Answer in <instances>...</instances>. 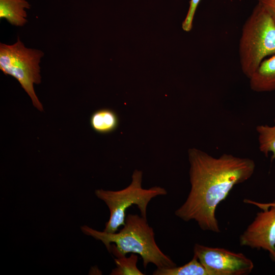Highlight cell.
Returning <instances> with one entry per match:
<instances>
[{
  "instance_id": "4",
  "label": "cell",
  "mask_w": 275,
  "mask_h": 275,
  "mask_svg": "<svg viewBox=\"0 0 275 275\" xmlns=\"http://www.w3.org/2000/svg\"><path fill=\"white\" fill-rule=\"evenodd\" d=\"M142 171L135 170L132 175L131 183L126 188L117 191L97 189L96 196L107 206L110 216L105 224L104 231L115 233L125 223L126 211L132 205L138 206L141 215L147 218V206L152 199L167 194L166 189L154 186L148 189L142 187Z\"/></svg>"
},
{
  "instance_id": "11",
  "label": "cell",
  "mask_w": 275,
  "mask_h": 275,
  "mask_svg": "<svg viewBox=\"0 0 275 275\" xmlns=\"http://www.w3.org/2000/svg\"><path fill=\"white\" fill-rule=\"evenodd\" d=\"M110 253L116 257L114 259L116 267L112 270V275H143L137 267L138 256L131 253L129 257L119 252L115 245H111Z\"/></svg>"
},
{
  "instance_id": "2",
  "label": "cell",
  "mask_w": 275,
  "mask_h": 275,
  "mask_svg": "<svg viewBox=\"0 0 275 275\" xmlns=\"http://www.w3.org/2000/svg\"><path fill=\"white\" fill-rule=\"evenodd\" d=\"M81 230L86 235L102 241L109 252L113 243L124 255L129 253L138 254L143 259L145 268L150 263L158 268L176 266L157 246L153 228L148 225L147 218L141 215L128 214L123 228L119 232L99 231L86 225L81 227Z\"/></svg>"
},
{
  "instance_id": "10",
  "label": "cell",
  "mask_w": 275,
  "mask_h": 275,
  "mask_svg": "<svg viewBox=\"0 0 275 275\" xmlns=\"http://www.w3.org/2000/svg\"><path fill=\"white\" fill-rule=\"evenodd\" d=\"M90 123L94 131L105 134L111 132L117 128L119 119L114 111L108 108H102L93 113Z\"/></svg>"
},
{
  "instance_id": "7",
  "label": "cell",
  "mask_w": 275,
  "mask_h": 275,
  "mask_svg": "<svg viewBox=\"0 0 275 275\" xmlns=\"http://www.w3.org/2000/svg\"><path fill=\"white\" fill-rule=\"evenodd\" d=\"M243 202L255 205L262 211L257 213L253 221L240 235V245L267 251L271 260L275 262V200L269 203H258L250 199H244Z\"/></svg>"
},
{
  "instance_id": "8",
  "label": "cell",
  "mask_w": 275,
  "mask_h": 275,
  "mask_svg": "<svg viewBox=\"0 0 275 275\" xmlns=\"http://www.w3.org/2000/svg\"><path fill=\"white\" fill-rule=\"evenodd\" d=\"M251 89L256 92L275 91V54L264 59L249 78Z\"/></svg>"
},
{
  "instance_id": "9",
  "label": "cell",
  "mask_w": 275,
  "mask_h": 275,
  "mask_svg": "<svg viewBox=\"0 0 275 275\" xmlns=\"http://www.w3.org/2000/svg\"><path fill=\"white\" fill-rule=\"evenodd\" d=\"M31 5L26 0H0V18L11 24L23 26L27 22V13Z\"/></svg>"
},
{
  "instance_id": "14",
  "label": "cell",
  "mask_w": 275,
  "mask_h": 275,
  "mask_svg": "<svg viewBox=\"0 0 275 275\" xmlns=\"http://www.w3.org/2000/svg\"><path fill=\"white\" fill-rule=\"evenodd\" d=\"M200 1L190 0L188 12L182 24V28L184 31L189 32L191 31L193 27V21L194 15Z\"/></svg>"
},
{
  "instance_id": "6",
  "label": "cell",
  "mask_w": 275,
  "mask_h": 275,
  "mask_svg": "<svg viewBox=\"0 0 275 275\" xmlns=\"http://www.w3.org/2000/svg\"><path fill=\"white\" fill-rule=\"evenodd\" d=\"M194 254L204 266L208 275H247L254 268L252 260L241 253L196 243Z\"/></svg>"
},
{
  "instance_id": "13",
  "label": "cell",
  "mask_w": 275,
  "mask_h": 275,
  "mask_svg": "<svg viewBox=\"0 0 275 275\" xmlns=\"http://www.w3.org/2000/svg\"><path fill=\"white\" fill-rule=\"evenodd\" d=\"M260 151L266 156L271 153V160L275 159V118L274 125H259L256 127Z\"/></svg>"
},
{
  "instance_id": "12",
  "label": "cell",
  "mask_w": 275,
  "mask_h": 275,
  "mask_svg": "<svg viewBox=\"0 0 275 275\" xmlns=\"http://www.w3.org/2000/svg\"><path fill=\"white\" fill-rule=\"evenodd\" d=\"M153 275H208V272L194 255L193 259L185 265L171 268H159L153 271Z\"/></svg>"
},
{
  "instance_id": "3",
  "label": "cell",
  "mask_w": 275,
  "mask_h": 275,
  "mask_svg": "<svg viewBox=\"0 0 275 275\" xmlns=\"http://www.w3.org/2000/svg\"><path fill=\"white\" fill-rule=\"evenodd\" d=\"M275 54V23L257 4L244 22L238 44L240 68L249 78L268 56Z\"/></svg>"
},
{
  "instance_id": "15",
  "label": "cell",
  "mask_w": 275,
  "mask_h": 275,
  "mask_svg": "<svg viewBox=\"0 0 275 275\" xmlns=\"http://www.w3.org/2000/svg\"><path fill=\"white\" fill-rule=\"evenodd\" d=\"M257 4L267 12L275 23V0H257Z\"/></svg>"
},
{
  "instance_id": "5",
  "label": "cell",
  "mask_w": 275,
  "mask_h": 275,
  "mask_svg": "<svg viewBox=\"0 0 275 275\" xmlns=\"http://www.w3.org/2000/svg\"><path fill=\"white\" fill-rule=\"evenodd\" d=\"M43 56L41 50L26 48L19 37L12 45L0 43V69L18 80L33 105L41 111L43 106L35 93L34 84L41 82L39 64Z\"/></svg>"
},
{
  "instance_id": "1",
  "label": "cell",
  "mask_w": 275,
  "mask_h": 275,
  "mask_svg": "<svg viewBox=\"0 0 275 275\" xmlns=\"http://www.w3.org/2000/svg\"><path fill=\"white\" fill-rule=\"evenodd\" d=\"M190 189L175 214L184 221H196L204 231L221 232L215 211L236 185L249 180L254 161L224 153L218 157L196 148L188 150Z\"/></svg>"
}]
</instances>
